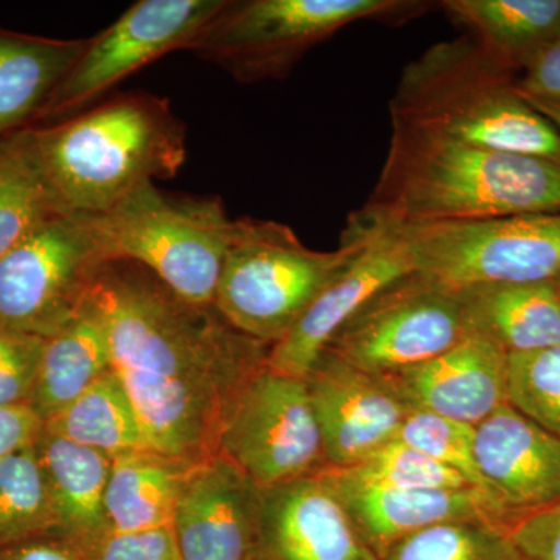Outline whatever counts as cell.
<instances>
[{
	"label": "cell",
	"instance_id": "cell-30",
	"mask_svg": "<svg viewBox=\"0 0 560 560\" xmlns=\"http://www.w3.org/2000/svg\"><path fill=\"white\" fill-rule=\"evenodd\" d=\"M340 470L355 480L385 486V488L416 490L474 488L458 471L397 440L386 442L355 466Z\"/></svg>",
	"mask_w": 560,
	"mask_h": 560
},
{
	"label": "cell",
	"instance_id": "cell-41",
	"mask_svg": "<svg viewBox=\"0 0 560 560\" xmlns=\"http://www.w3.org/2000/svg\"><path fill=\"white\" fill-rule=\"evenodd\" d=\"M552 282H555L556 290H558V296H559V301H560V276H559V278H556L555 280H552Z\"/></svg>",
	"mask_w": 560,
	"mask_h": 560
},
{
	"label": "cell",
	"instance_id": "cell-31",
	"mask_svg": "<svg viewBox=\"0 0 560 560\" xmlns=\"http://www.w3.org/2000/svg\"><path fill=\"white\" fill-rule=\"evenodd\" d=\"M508 404L560 438V345L508 353Z\"/></svg>",
	"mask_w": 560,
	"mask_h": 560
},
{
	"label": "cell",
	"instance_id": "cell-21",
	"mask_svg": "<svg viewBox=\"0 0 560 560\" xmlns=\"http://www.w3.org/2000/svg\"><path fill=\"white\" fill-rule=\"evenodd\" d=\"M35 447L57 518V537L90 550L108 534L105 493L113 458L46 430Z\"/></svg>",
	"mask_w": 560,
	"mask_h": 560
},
{
	"label": "cell",
	"instance_id": "cell-16",
	"mask_svg": "<svg viewBox=\"0 0 560 560\" xmlns=\"http://www.w3.org/2000/svg\"><path fill=\"white\" fill-rule=\"evenodd\" d=\"M474 448L482 488L512 526L560 501V438L510 404L475 427Z\"/></svg>",
	"mask_w": 560,
	"mask_h": 560
},
{
	"label": "cell",
	"instance_id": "cell-39",
	"mask_svg": "<svg viewBox=\"0 0 560 560\" xmlns=\"http://www.w3.org/2000/svg\"><path fill=\"white\" fill-rule=\"evenodd\" d=\"M0 560H91L88 552L62 537H39L0 548Z\"/></svg>",
	"mask_w": 560,
	"mask_h": 560
},
{
	"label": "cell",
	"instance_id": "cell-27",
	"mask_svg": "<svg viewBox=\"0 0 560 560\" xmlns=\"http://www.w3.org/2000/svg\"><path fill=\"white\" fill-rule=\"evenodd\" d=\"M44 430L109 458L149 451L130 394L114 368L68 408L44 422Z\"/></svg>",
	"mask_w": 560,
	"mask_h": 560
},
{
	"label": "cell",
	"instance_id": "cell-1",
	"mask_svg": "<svg viewBox=\"0 0 560 560\" xmlns=\"http://www.w3.org/2000/svg\"><path fill=\"white\" fill-rule=\"evenodd\" d=\"M0 143L32 173L60 215H101L153 179L178 175L187 131L167 98L132 92Z\"/></svg>",
	"mask_w": 560,
	"mask_h": 560
},
{
	"label": "cell",
	"instance_id": "cell-15",
	"mask_svg": "<svg viewBox=\"0 0 560 560\" xmlns=\"http://www.w3.org/2000/svg\"><path fill=\"white\" fill-rule=\"evenodd\" d=\"M326 467L348 469L396 440L411 408L378 375L329 352L305 377Z\"/></svg>",
	"mask_w": 560,
	"mask_h": 560
},
{
	"label": "cell",
	"instance_id": "cell-33",
	"mask_svg": "<svg viewBox=\"0 0 560 560\" xmlns=\"http://www.w3.org/2000/svg\"><path fill=\"white\" fill-rule=\"evenodd\" d=\"M396 440L458 471L474 488L485 492L475 460V427L433 412L411 410Z\"/></svg>",
	"mask_w": 560,
	"mask_h": 560
},
{
	"label": "cell",
	"instance_id": "cell-38",
	"mask_svg": "<svg viewBox=\"0 0 560 560\" xmlns=\"http://www.w3.org/2000/svg\"><path fill=\"white\" fill-rule=\"evenodd\" d=\"M44 420L31 407L0 408V459L35 444Z\"/></svg>",
	"mask_w": 560,
	"mask_h": 560
},
{
	"label": "cell",
	"instance_id": "cell-17",
	"mask_svg": "<svg viewBox=\"0 0 560 560\" xmlns=\"http://www.w3.org/2000/svg\"><path fill=\"white\" fill-rule=\"evenodd\" d=\"M329 486L378 560L390 545L420 529L453 521H485L510 530L512 521L480 489L416 490L370 485L335 467L315 474Z\"/></svg>",
	"mask_w": 560,
	"mask_h": 560
},
{
	"label": "cell",
	"instance_id": "cell-40",
	"mask_svg": "<svg viewBox=\"0 0 560 560\" xmlns=\"http://www.w3.org/2000/svg\"><path fill=\"white\" fill-rule=\"evenodd\" d=\"M525 98V97H523ZM526 102L533 106L534 109L539 110L541 116L545 117L560 135V106L555 103L536 101V98H525Z\"/></svg>",
	"mask_w": 560,
	"mask_h": 560
},
{
	"label": "cell",
	"instance_id": "cell-11",
	"mask_svg": "<svg viewBox=\"0 0 560 560\" xmlns=\"http://www.w3.org/2000/svg\"><path fill=\"white\" fill-rule=\"evenodd\" d=\"M467 335L459 291L412 271L368 301L324 352L383 377L434 359Z\"/></svg>",
	"mask_w": 560,
	"mask_h": 560
},
{
	"label": "cell",
	"instance_id": "cell-35",
	"mask_svg": "<svg viewBox=\"0 0 560 560\" xmlns=\"http://www.w3.org/2000/svg\"><path fill=\"white\" fill-rule=\"evenodd\" d=\"M91 560H178L172 528L108 533L86 551Z\"/></svg>",
	"mask_w": 560,
	"mask_h": 560
},
{
	"label": "cell",
	"instance_id": "cell-10",
	"mask_svg": "<svg viewBox=\"0 0 560 560\" xmlns=\"http://www.w3.org/2000/svg\"><path fill=\"white\" fill-rule=\"evenodd\" d=\"M219 455L261 489L311 477L327 466L305 378L260 366L232 390Z\"/></svg>",
	"mask_w": 560,
	"mask_h": 560
},
{
	"label": "cell",
	"instance_id": "cell-37",
	"mask_svg": "<svg viewBox=\"0 0 560 560\" xmlns=\"http://www.w3.org/2000/svg\"><path fill=\"white\" fill-rule=\"evenodd\" d=\"M517 90L522 97L560 106V35L526 68Z\"/></svg>",
	"mask_w": 560,
	"mask_h": 560
},
{
	"label": "cell",
	"instance_id": "cell-13",
	"mask_svg": "<svg viewBox=\"0 0 560 560\" xmlns=\"http://www.w3.org/2000/svg\"><path fill=\"white\" fill-rule=\"evenodd\" d=\"M348 223L361 232L360 249L293 330L271 346L265 366L279 374L307 377L331 338L368 301L415 271L410 249L399 232L374 226L355 213Z\"/></svg>",
	"mask_w": 560,
	"mask_h": 560
},
{
	"label": "cell",
	"instance_id": "cell-22",
	"mask_svg": "<svg viewBox=\"0 0 560 560\" xmlns=\"http://www.w3.org/2000/svg\"><path fill=\"white\" fill-rule=\"evenodd\" d=\"M469 334L504 352H533L560 345V301L555 282L486 283L458 290Z\"/></svg>",
	"mask_w": 560,
	"mask_h": 560
},
{
	"label": "cell",
	"instance_id": "cell-14",
	"mask_svg": "<svg viewBox=\"0 0 560 560\" xmlns=\"http://www.w3.org/2000/svg\"><path fill=\"white\" fill-rule=\"evenodd\" d=\"M264 489L224 456L191 466L172 533L180 560H257Z\"/></svg>",
	"mask_w": 560,
	"mask_h": 560
},
{
	"label": "cell",
	"instance_id": "cell-26",
	"mask_svg": "<svg viewBox=\"0 0 560 560\" xmlns=\"http://www.w3.org/2000/svg\"><path fill=\"white\" fill-rule=\"evenodd\" d=\"M190 466L160 453H124L110 463L105 493L108 533L172 528L173 514Z\"/></svg>",
	"mask_w": 560,
	"mask_h": 560
},
{
	"label": "cell",
	"instance_id": "cell-5",
	"mask_svg": "<svg viewBox=\"0 0 560 560\" xmlns=\"http://www.w3.org/2000/svg\"><path fill=\"white\" fill-rule=\"evenodd\" d=\"M361 242V232L348 223L340 248L315 250L287 224L235 220L213 307L246 337L275 346L340 275Z\"/></svg>",
	"mask_w": 560,
	"mask_h": 560
},
{
	"label": "cell",
	"instance_id": "cell-3",
	"mask_svg": "<svg viewBox=\"0 0 560 560\" xmlns=\"http://www.w3.org/2000/svg\"><path fill=\"white\" fill-rule=\"evenodd\" d=\"M88 296L119 372L237 385L264 366L271 349L235 329L213 305L184 300L135 261H106Z\"/></svg>",
	"mask_w": 560,
	"mask_h": 560
},
{
	"label": "cell",
	"instance_id": "cell-12",
	"mask_svg": "<svg viewBox=\"0 0 560 560\" xmlns=\"http://www.w3.org/2000/svg\"><path fill=\"white\" fill-rule=\"evenodd\" d=\"M226 0H140L86 40L79 60L40 110L35 125L81 113L105 92L175 50H189Z\"/></svg>",
	"mask_w": 560,
	"mask_h": 560
},
{
	"label": "cell",
	"instance_id": "cell-8",
	"mask_svg": "<svg viewBox=\"0 0 560 560\" xmlns=\"http://www.w3.org/2000/svg\"><path fill=\"white\" fill-rule=\"evenodd\" d=\"M396 231L415 271L447 289L552 282L560 276V210Z\"/></svg>",
	"mask_w": 560,
	"mask_h": 560
},
{
	"label": "cell",
	"instance_id": "cell-2",
	"mask_svg": "<svg viewBox=\"0 0 560 560\" xmlns=\"http://www.w3.org/2000/svg\"><path fill=\"white\" fill-rule=\"evenodd\" d=\"M393 125L381 176L355 215L386 230L560 210V161Z\"/></svg>",
	"mask_w": 560,
	"mask_h": 560
},
{
	"label": "cell",
	"instance_id": "cell-20",
	"mask_svg": "<svg viewBox=\"0 0 560 560\" xmlns=\"http://www.w3.org/2000/svg\"><path fill=\"white\" fill-rule=\"evenodd\" d=\"M119 375L149 451L190 467L219 456L224 408L238 383L160 378L135 372Z\"/></svg>",
	"mask_w": 560,
	"mask_h": 560
},
{
	"label": "cell",
	"instance_id": "cell-19",
	"mask_svg": "<svg viewBox=\"0 0 560 560\" xmlns=\"http://www.w3.org/2000/svg\"><path fill=\"white\" fill-rule=\"evenodd\" d=\"M257 560H378L316 475L264 489Z\"/></svg>",
	"mask_w": 560,
	"mask_h": 560
},
{
	"label": "cell",
	"instance_id": "cell-18",
	"mask_svg": "<svg viewBox=\"0 0 560 560\" xmlns=\"http://www.w3.org/2000/svg\"><path fill=\"white\" fill-rule=\"evenodd\" d=\"M382 378L411 410L477 427L508 404V352L469 334L434 359Z\"/></svg>",
	"mask_w": 560,
	"mask_h": 560
},
{
	"label": "cell",
	"instance_id": "cell-6",
	"mask_svg": "<svg viewBox=\"0 0 560 560\" xmlns=\"http://www.w3.org/2000/svg\"><path fill=\"white\" fill-rule=\"evenodd\" d=\"M433 5L416 0H226L189 50L238 83L282 80L307 51L350 24H400Z\"/></svg>",
	"mask_w": 560,
	"mask_h": 560
},
{
	"label": "cell",
	"instance_id": "cell-7",
	"mask_svg": "<svg viewBox=\"0 0 560 560\" xmlns=\"http://www.w3.org/2000/svg\"><path fill=\"white\" fill-rule=\"evenodd\" d=\"M91 217L109 260L142 265L184 300L213 305L235 232L220 198L175 197L145 183Z\"/></svg>",
	"mask_w": 560,
	"mask_h": 560
},
{
	"label": "cell",
	"instance_id": "cell-4",
	"mask_svg": "<svg viewBox=\"0 0 560 560\" xmlns=\"http://www.w3.org/2000/svg\"><path fill=\"white\" fill-rule=\"evenodd\" d=\"M390 124L504 153L560 161V135L517 90L511 70L469 36L433 44L401 70Z\"/></svg>",
	"mask_w": 560,
	"mask_h": 560
},
{
	"label": "cell",
	"instance_id": "cell-36",
	"mask_svg": "<svg viewBox=\"0 0 560 560\" xmlns=\"http://www.w3.org/2000/svg\"><path fill=\"white\" fill-rule=\"evenodd\" d=\"M508 534L523 560H560V501L521 518Z\"/></svg>",
	"mask_w": 560,
	"mask_h": 560
},
{
	"label": "cell",
	"instance_id": "cell-42",
	"mask_svg": "<svg viewBox=\"0 0 560 560\" xmlns=\"http://www.w3.org/2000/svg\"><path fill=\"white\" fill-rule=\"evenodd\" d=\"M178 560H180V559H178Z\"/></svg>",
	"mask_w": 560,
	"mask_h": 560
},
{
	"label": "cell",
	"instance_id": "cell-25",
	"mask_svg": "<svg viewBox=\"0 0 560 560\" xmlns=\"http://www.w3.org/2000/svg\"><path fill=\"white\" fill-rule=\"evenodd\" d=\"M110 370L108 337L88 296L75 316L47 338L28 407L47 422Z\"/></svg>",
	"mask_w": 560,
	"mask_h": 560
},
{
	"label": "cell",
	"instance_id": "cell-9",
	"mask_svg": "<svg viewBox=\"0 0 560 560\" xmlns=\"http://www.w3.org/2000/svg\"><path fill=\"white\" fill-rule=\"evenodd\" d=\"M110 261L91 215H57L0 259V329L50 338Z\"/></svg>",
	"mask_w": 560,
	"mask_h": 560
},
{
	"label": "cell",
	"instance_id": "cell-34",
	"mask_svg": "<svg viewBox=\"0 0 560 560\" xmlns=\"http://www.w3.org/2000/svg\"><path fill=\"white\" fill-rule=\"evenodd\" d=\"M46 338L0 329V408L28 407Z\"/></svg>",
	"mask_w": 560,
	"mask_h": 560
},
{
	"label": "cell",
	"instance_id": "cell-29",
	"mask_svg": "<svg viewBox=\"0 0 560 560\" xmlns=\"http://www.w3.org/2000/svg\"><path fill=\"white\" fill-rule=\"evenodd\" d=\"M381 560H523L503 526L453 521L420 529L390 545Z\"/></svg>",
	"mask_w": 560,
	"mask_h": 560
},
{
	"label": "cell",
	"instance_id": "cell-32",
	"mask_svg": "<svg viewBox=\"0 0 560 560\" xmlns=\"http://www.w3.org/2000/svg\"><path fill=\"white\" fill-rule=\"evenodd\" d=\"M57 215L38 180L0 143V259Z\"/></svg>",
	"mask_w": 560,
	"mask_h": 560
},
{
	"label": "cell",
	"instance_id": "cell-24",
	"mask_svg": "<svg viewBox=\"0 0 560 560\" xmlns=\"http://www.w3.org/2000/svg\"><path fill=\"white\" fill-rule=\"evenodd\" d=\"M438 5L511 72H525L560 35V0H444Z\"/></svg>",
	"mask_w": 560,
	"mask_h": 560
},
{
	"label": "cell",
	"instance_id": "cell-28",
	"mask_svg": "<svg viewBox=\"0 0 560 560\" xmlns=\"http://www.w3.org/2000/svg\"><path fill=\"white\" fill-rule=\"evenodd\" d=\"M35 444L0 459V548L57 537V518Z\"/></svg>",
	"mask_w": 560,
	"mask_h": 560
},
{
	"label": "cell",
	"instance_id": "cell-23",
	"mask_svg": "<svg viewBox=\"0 0 560 560\" xmlns=\"http://www.w3.org/2000/svg\"><path fill=\"white\" fill-rule=\"evenodd\" d=\"M84 46L0 27V139L35 125Z\"/></svg>",
	"mask_w": 560,
	"mask_h": 560
}]
</instances>
